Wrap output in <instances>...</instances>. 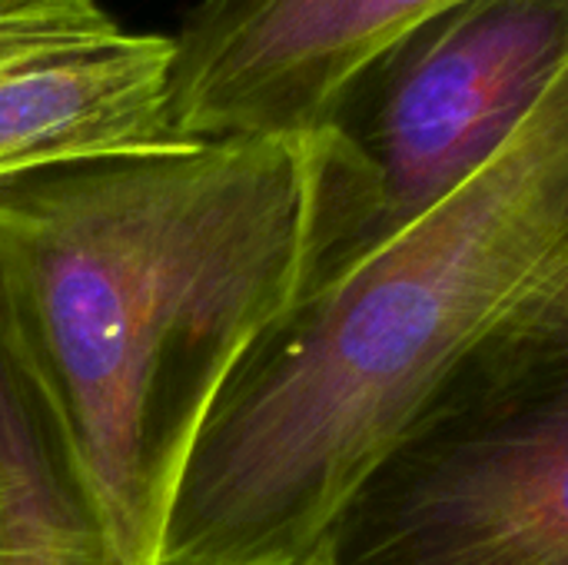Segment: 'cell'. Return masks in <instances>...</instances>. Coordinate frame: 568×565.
<instances>
[{
    "mask_svg": "<svg viewBox=\"0 0 568 565\" xmlns=\"http://www.w3.org/2000/svg\"><path fill=\"white\" fill-rule=\"evenodd\" d=\"M566 70L568 0H466L376 57L326 120L363 186L359 233L329 276L476 176Z\"/></svg>",
    "mask_w": 568,
    "mask_h": 565,
    "instance_id": "4",
    "label": "cell"
},
{
    "mask_svg": "<svg viewBox=\"0 0 568 565\" xmlns=\"http://www.w3.org/2000/svg\"><path fill=\"white\" fill-rule=\"evenodd\" d=\"M0 453L10 486L3 565H130L103 536L3 360Z\"/></svg>",
    "mask_w": 568,
    "mask_h": 565,
    "instance_id": "7",
    "label": "cell"
},
{
    "mask_svg": "<svg viewBox=\"0 0 568 565\" xmlns=\"http://www.w3.org/2000/svg\"><path fill=\"white\" fill-rule=\"evenodd\" d=\"M568 266V70L459 190L310 286L240 360L160 565H300L433 393Z\"/></svg>",
    "mask_w": 568,
    "mask_h": 565,
    "instance_id": "2",
    "label": "cell"
},
{
    "mask_svg": "<svg viewBox=\"0 0 568 565\" xmlns=\"http://www.w3.org/2000/svg\"><path fill=\"white\" fill-rule=\"evenodd\" d=\"M7 529H10V486H7V466L0 453V565L7 556Z\"/></svg>",
    "mask_w": 568,
    "mask_h": 565,
    "instance_id": "9",
    "label": "cell"
},
{
    "mask_svg": "<svg viewBox=\"0 0 568 565\" xmlns=\"http://www.w3.org/2000/svg\"><path fill=\"white\" fill-rule=\"evenodd\" d=\"M173 37L97 0H0V183L180 143Z\"/></svg>",
    "mask_w": 568,
    "mask_h": 565,
    "instance_id": "6",
    "label": "cell"
},
{
    "mask_svg": "<svg viewBox=\"0 0 568 565\" xmlns=\"http://www.w3.org/2000/svg\"><path fill=\"white\" fill-rule=\"evenodd\" d=\"M359 220L326 127L0 183V360L120 559L160 565L220 390Z\"/></svg>",
    "mask_w": 568,
    "mask_h": 565,
    "instance_id": "1",
    "label": "cell"
},
{
    "mask_svg": "<svg viewBox=\"0 0 568 565\" xmlns=\"http://www.w3.org/2000/svg\"><path fill=\"white\" fill-rule=\"evenodd\" d=\"M509 323L526 326L532 333H546V336L566 340L568 343V266L549 286H542L526 303V310L516 320H509Z\"/></svg>",
    "mask_w": 568,
    "mask_h": 565,
    "instance_id": "8",
    "label": "cell"
},
{
    "mask_svg": "<svg viewBox=\"0 0 568 565\" xmlns=\"http://www.w3.org/2000/svg\"><path fill=\"white\" fill-rule=\"evenodd\" d=\"M300 565H568V343L506 323Z\"/></svg>",
    "mask_w": 568,
    "mask_h": 565,
    "instance_id": "3",
    "label": "cell"
},
{
    "mask_svg": "<svg viewBox=\"0 0 568 565\" xmlns=\"http://www.w3.org/2000/svg\"><path fill=\"white\" fill-rule=\"evenodd\" d=\"M466 0H200L173 33L180 143L323 130L393 43Z\"/></svg>",
    "mask_w": 568,
    "mask_h": 565,
    "instance_id": "5",
    "label": "cell"
}]
</instances>
